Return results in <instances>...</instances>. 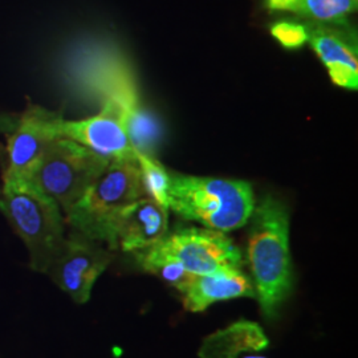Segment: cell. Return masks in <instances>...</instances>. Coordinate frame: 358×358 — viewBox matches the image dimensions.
<instances>
[{"mask_svg": "<svg viewBox=\"0 0 358 358\" xmlns=\"http://www.w3.org/2000/svg\"><path fill=\"white\" fill-rule=\"evenodd\" d=\"M247 259L263 316L275 320L294 291L289 251V213L280 199L266 195L250 217Z\"/></svg>", "mask_w": 358, "mask_h": 358, "instance_id": "1", "label": "cell"}, {"mask_svg": "<svg viewBox=\"0 0 358 358\" xmlns=\"http://www.w3.org/2000/svg\"><path fill=\"white\" fill-rule=\"evenodd\" d=\"M0 213L26 244L31 269L45 273L66 239L62 207L31 180L1 179Z\"/></svg>", "mask_w": 358, "mask_h": 358, "instance_id": "2", "label": "cell"}, {"mask_svg": "<svg viewBox=\"0 0 358 358\" xmlns=\"http://www.w3.org/2000/svg\"><path fill=\"white\" fill-rule=\"evenodd\" d=\"M169 210L210 230L230 232L245 226L256 201L252 186L239 179L171 173Z\"/></svg>", "mask_w": 358, "mask_h": 358, "instance_id": "3", "label": "cell"}, {"mask_svg": "<svg viewBox=\"0 0 358 358\" xmlns=\"http://www.w3.org/2000/svg\"><path fill=\"white\" fill-rule=\"evenodd\" d=\"M146 196L136 159L110 161L103 174L65 213L73 231L115 251V226L124 208Z\"/></svg>", "mask_w": 358, "mask_h": 358, "instance_id": "4", "label": "cell"}, {"mask_svg": "<svg viewBox=\"0 0 358 358\" xmlns=\"http://www.w3.org/2000/svg\"><path fill=\"white\" fill-rule=\"evenodd\" d=\"M109 162L88 148L59 137L50 143L29 180L53 198L65 214L103 174Z\"/></svg>", "mask_w": 358, "mask_h": 358, "instance_id": "5", "label": "cell"}, {"mask_svg": "<svg viewBox=\"0 0 358 358\" xmlns=\"http://www.w3.org/2000/svg\"><path fill=\"white\" fill-rule=\"evenodd\" d=\"M146 250L176 262L190 275L243 267L241 250L224 232L210 229L189 227L167 232L165 238Z\"/></svg>", "mask_w": 358, "mask_h": 358, "instance_id": "6", "label": "cell"}, {"mask_svg": "<svg viewBox=\"0 0 358 358\" xmlns=\"http://www.w3.org/2000/svg\"><path fill=\"white\" fill-rule=\"evenodd\" d=\"M115 259L112 250L103 243L73 231L45 275L76 304H87L97 279Z\"/></svg>", "mask_w": 358, "mask_h": 358, "instance_id": "7", "label": "cell"}, {"mask_svg": "<svg viewBox=\"0 0 358 358\" xmlns=\"http://www.w3.org/2000/svg\"><path fill=\"white\" fill-rule=\"evenodd\" d=\"M62 118L38 105L27 108L6 145L1 179H31L50 143L60 137Z\"/></svg>", "mask_w": 358, "mask_h": 358, "instance_id": "8", "label": "cell"}, {"mask_svg": "<svg viewBox=\"0 0 358 358\" xmlns=\"http://www.w3.org/2000/svg\"><path fill=\"white\" fill-rule=\"evenodd\" d=\"M60 137L69 138L109 161L136 159V150L129 140L122 108L112 99L103 101L97 115L77 121L62 118Z\"/></svg>", "mask_w": 358, "mask_h": 358, "instance_id": "9", "label": "cell"}, {"mask_svg": "<svg viewBox=\"0 0 358 358\" xmlns=\"http://www.w3.org/2000/svg\"><path fill=\"white\" fill-rule=\"evenodd\" d=\"M306 27L308 41L328 69L333 83L341 88L357 90V38L355 31L346 26L345 22H310Z\"/></svg>", "mask_w": 358, "mask_h": 358, "instance_id": "10", "label": "cell"}, {"mask_svg": "<svg viewBox=\"0 0 358 358\" xmlns=\"http://www.w3.org/2000/svg\"><path fill=\"white\" fill-rule=\"evenodd\" d=\"M169 208L143 196L122 210L115 226V250L140 252L165 238Z\"/></svg>", "mask_w": 358, "mask_h": 358, "instance_id": "11", "label": "cell"}, {"mask_svg": "<svg viewBox=\"0 0 358 358\" xmlns=\"http://www.w3.org/2000/svg\"><path fill=\"white\" fill-rule=\"evenodd\" d=\"M179 292L183 308L192 313L203 312L219 301L255 297L254 284L242 268H222L203 275H192Z\"/></svg>", "mask_w": 358, "mask_h": 358, "instance_id": "12", "label": "cell"}, {"mask_svg": "<svg viewBox=\"0 0 358 358\" xmlns=\"http://www.w3.org/2000/svg\"><path fill=\"white\" fill-rule=\"evenodd\" d=\"M269 340L254 321L239 320L202 341L199 358H269Z\"/></svg>", "mask_w": 358, "mask_h": 358, "instance_id": "13", "label": "cell"}, {"mask_svg": "<svg viewBox=\"0 0 358 358\" xmlns=\"http://www.w3.org/2000/svg\"><path fill=\"white\" fill-rule=\"evenodd\" d=\"M115 101L122 108L129 140L136 154L154 157L164 138V127L158 117L142 105L138 90L128 92Z\"/></svg>", "mask_w": 358, "mask_h": 358, "instance_id": "14", "label": "cell"}, {"mask_svg": "<svg viewBox=\"0 0 358 358\" xmlns=\"http://www.w3.org/2000/svg\"><path fill=\"white\" fill-rule=\"evenodd\" d=\"M268 8L316 23H338L356 11L357 0H268Z\"/></svg>", "mask_w": 358, "mask_h": 358, "instance_id": "15", "label": "cell"}, {"mask_svg": "<svg viewBox=\"0 0 358 358\" xmlns=\"http://www.w3.org/2000/svg\"><path fill=\"white\" fill-rule=\"evenodd\" d=\"M140 171H141L142 187L145 195L158 205L169 208L170 203V183L171 176L165 166L152 155L136 154Z\"/></svg>", "mask_w": 358, "mask_h": 358, "instance_id": "16", "label": "cell"}, {"mask_svg": "<svg viewBox=\"0 0 358 358\" xmlns=\"http://www.w3.org/2000/svg\"><path fill=\"white\" fill-rule=\"evenodd\" d=\"M271 35L276 38L284 48L296 50L308 41L306 24L294 22H279L271 27Z\"/></svg>", "mask_w": 358, "mask_h": 358, "instance_id": "17", "label": "cell"}]
</instances>
